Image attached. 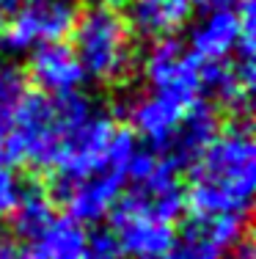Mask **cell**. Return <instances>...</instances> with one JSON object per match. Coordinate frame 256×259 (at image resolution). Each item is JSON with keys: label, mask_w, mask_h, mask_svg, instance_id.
I'll return each instance as SVG.
<instances>
[{"label": "cell", "mask_w": 256, "mask_h": 259, "mask_svg": "<svg viewBox=\"0 0 256 259\" xmlns=\"http://www.w3.org/2000/svg\"><path fill=\"white\" fill-rule=\"evenodd\" d=\"M185 204L193 215H248L256 188V144L251 124L234 119L193 160Z\"/></svg>", "instance_id": "1"}, {"label": "cell", "mask_w": 256, "mask_h": 259, "mask_svg": "<svg viewBox=\"0 0 256 259\" xmlns=\"http://www.w3.org/2000/svg\"><path fill=\"white\" fill-rule=\"evenodd\" d=\"M72 53L80 64L85 80L116 89L124 85L138 69V36L124 14L102 6L77 11L69 30Z\"/></svg>", "instance_id": "2"}, {"label": "cell", "mask_w": 256, "mask_h": 259, "mask_svg": "<svg viewBox=\"0 0 256 259\" xmlns=\"http://www.w3.org/2000/svg\"><path fill=\"white\" fill-rule=\"evenodd\" d=\"M138 66L143 77V91L149 94H157L179 108H193L204 100L201 66L182 41H155L138 61Z\"/></svg>", "instance_id": "3"}, {"label": "cell", "mask_w": 256, "mask_h": 259, "mask_svg": "<svg viewBox=\"0 0 256 259\" xmlns=\"http://www.w3.org/2000/svg\"><path fill=\"white\" fill-rule=\"evenodd\" d=\"M77 20L75 0H25L3 22L0 41L14 55H30L39 47L58 45Z\"/></svg>", "instance_id": "4"}, {"label": "cell", "mask_w": 256, "mask_h": 259, "mask_svg": "<svg viewBox=\"0 0 256 259\" xmlns=\"http://www.w3.org/2000/svg\"><path fill=\"white\" fill-rule=\"evenodd\" d=\"M111 237L124 259H160L174 248L176 221L121 196L111 212Z\"/></svg>", "instance_id": "5"}, {"label": "cell", "mask_w": 256, "mask_h": 259, "mask_svg": "<svg viewBox=\"0 0 256 259\" xmlns=\"http://www.w3.org/2000/svg\"><path fill=\"white\" fill-rule=\"evenodd\" d=\"M248 215H193L182 229L171 256L174 259H226L245 245Z\"/></svg>", "instance_id": "6"}, {"label": "cell", "mask_w": 256, "mask_h": 259, "mask_svg": "<svg viewBox=\"0 0 256 259\" xmlns=\"http://www.w3.org/2000/svg\"><path fill=\"white\" fill-rule=\"evenodd\" d=\"M190 108H179V105L163 100L157 94L149 91H138L132 94L124 105V116H127V130L135 135V141L141 138L151 146L155 155H163L168 149L171 138L176 135L182 119L187 116Z\"/></svg>", "instance_id": "7"}, {"label": "cell", "mask_w": 256, "mask_h": 259, "mask_svg": "<svg viewBox=\"0 0 256 259\" xmlns=\"http://www.w3.org/2000/svg\"><path fill=\"white\" fill-rule=\"evenodd\" d=\"M28 85H33L36 94L41 97H72L80 94V85L85 83V75L77 64L75 53L69 45L39 47L28 55V69H25Z\"/></svg>", "instance_id": "8"}, {"label": "cell", "mask_w": 256, "mask_h": 259, "mask_svg": "<svg viewBox=\"0 0 256 259\" xmlns=\"http://www.w3.org/2000/svg\"><path fill=\"white\" fill-rule=\"evenodd\" d=\"M204 94H210V105L242 116L251 105L253 94V61L251 58H229L212 66H201Z\"/></svg>", "instance_id": "9"}, {"label": "cell", "mask_w": 256, "mask_h": 259, "mask_svg": "<svg viewBox=\"0 0 256 259\" xmlns=\"http://www.w3.org/2000/svg\"><path fill=\"white\" fill-rule=\"evenodd\" d=\"M196 9L198 6L193 0H132L127 22L135 30V36L166 41L176 39V33L190 25Z\"/></svg>", "instance_id": "10"}, {"label": "cell", "mask_w": 256, "mask_h": 259, "mask_svg": "<svg viewBox=\"0 0 256 259\" xmlns=\"http://www.w3.org/2000/svg\"><path fill=\"white\" fill-rule=\"evenodd\" d=\"M88 232L69 215H56L36 237L25 240L28 259H85Z\"/></svg>", "instance_id": "11"}, {"label": "cell", "mask_w": 256, "mask_h": 259, "mask_svg": "<svg viewBox=\"0 0 256 259\" xmlns=\"http://www.w3.org/2000/svg\"><path fill=\"white\" fill-rule=\"evenodd\" d=\"M30 94H33V89L28 85L25 72L14 64L0 61V149L6 146L9 135L14 133Z\"/></svg>", "instance_id": "12"}, {"label": "cell", "mask_w": 256, "mask_h": 259, "mask_svg": "<svg viewBox=\"0 0 256 259\" xmlns=\"http://www.w3.org/2000/svg\"><path fill=\"white\" fill-rule=\"evenodd\" d=\"M56 201H53L50 190L41 188V185H25V193H22L20 204L11 212V234L25 243V240L36 237L53 218H56Z\"/></svg>", "instance_id": "13"}, {"label": "cell", "mask_w": 256, "mask_h": 259, "mask_svg": "<svg viewBox=\"0 0 256 259\" xmlns=\"http://www.w3.org/2000/svg\"><path fill=\"white\" fill-rule=\"evenodd\" d=\"M25 185L28 182L20 177V168L9 157L0 155V224L11 218V212L17 209L22 193H25Z\"/></svg>", "instance_id": "14"}, {"label": "cell", "mask_w": 256, "mask_h": 259, "mask_svg": "<svg viewBox=\"0 0 256 259\" xmlns=\"http://www.w3.org/2000/svg\"><path fill=\"white\" fill-rule=\"evenodd\" d=\"M85 259H124L111 237V232H96L88 234V248H85Z\"/></svg>", "instance_id": "15"}, {"label": "cell", "mask_w": 256, "mask_h": 259, "mask_svg": "<svg viewBox=\"0 0 256 259\" xmlns=\"http://www.w3.org/2000/svg\"><path fill=\"white\" fill-rule=\"evenodd\" d=\"M0 259H28L25 243L11 232H0Z\"/></svg>", "instance_id": "16"}, {"label": "cell", "mask_w": 256, "mask_h": 259, "mask_svg": "<svg viewBox=\"0 0 256 259\" xmlns=\"http://www.w3.org/2000/svg\"><path fill=\"white\" fill-rule=\"evenodd\" d=\"M22 3H25V0H0V17H6V20H9V17L14 14Z\"/></svg>", "instance_id": "17"}, {"label": "cell", "mask_w": 256, "mask_h": 259, "mask_svg": "<svg viewBox=\"0 0 256 259\" xmlns=\"http://www.w3.org/2000/svg\"><path fill=\"white\" fill-rule=\"evenodd\" d=\"M132 0H96V6H102V9H113V11H119L121 6H130Z\"/></svg>", "instance_id": "18"}, {"label": "cell", "mask_w": 256, "mask_h": 259, "mask_svg": "<svg viewBox=\"0 0 256 259\" xmlns=\"http://www.w3.org/2000/svg\"><path fill=\"white\" fill-rule=\"evenodd\" d=\"M226 259H253V254H251V245H240V248L234 251V254H229Z\"/></svg>", "instance_id": "19"}, {"label": "cell", "mask_w": 256, "mask_h": 259, "mask_svg": "<svg viewBox=\"0 0 256 259\" xmlns=\"http://www.w3.org/2000/svg\"><path fill=\"white\" fill-rule=\"evenodd\" d=\"M193 3H196V6H204V9H207V6H212V3H218V0H193Z\"/></svg>", "instance_id": "20"}, {"label": "cell", "mask_w": 256, "mask_h": 259, "mask_svg": "<svg viewBox=\"0 0 256 259\" xmlns=\"http://www.w3.org/2000/svg\"><path fill=\"white\" fill-rule=\"evenodd\" d=\"M160 259H174V256H171V254H168V256H160Z\"/></svg>", "instance_id": "21"}]
</instances>
